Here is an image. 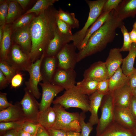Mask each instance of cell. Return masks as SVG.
Instances as JSON below:
<instances>
[{"label": "cell", "instance_id": "12", "mask_svg": "<svg viewBox=\"0 0 136 136\" xmlns=\"http://www.w3.org/2000/svg\"><path fill=\"white\" fill-rule=\"evenodd\" d=\"M42 90V98L39 104L40 112L50 106L55 97L63 91L62 87L51 83L40 82Z\"/></svg>", "mask_w": 136, "mask_h": 136}, {"label": "cell", "instance_id": "43", "mask_svg": "<svg viewBox=\"0 0 136 136\" xmlns=\"http://www.w3.org/2000/svg\"><path fill=\"white\" fill-rule=\"evenodd\" d=\"M23 80V76L20 72H17L12 79L11 82L12 87L16 88L20 86Z\"/></svg>", "mask_w": 136, "mask_h": 136}, {"label": "cell", "instance_id": "54", "mask_svg": "<svg viewBox=\"0 0 136 136\" xmlns=\"http://www.w3.org/2000/svg\"><path fill=\"white\" fill-rule=\"evenodd\" d=\"M66 136H80V132L72 131L67 132Z\"/></svg>", "mask_w": 136, "mask_h": 136}, {"label": "cell", "instance_id": "50", "mask_svg": "<svg viewBox=\"0 0 136 136\" xmlns=\"http://www.w3.org/2000/svg\"><path fill=\"white\" fill-rule=\"evenodd\" d=\"M130 40L133 43L136 44V29L133 27L132 29L129 32Z\"/></svg>", "mask_w": 136, "mask_h": 136}, {"label": "cell", "instance_id": "40", "mask_svg": "<svg viewBox=\"0 0 136 136\" xmlns=\"http://www.w3.org/2000/svg\"><path fill=\"white\" fill-rule=\"evenodd\" d=\"M39 125L38 123L26 121L23 124L22 129L33 136L36 134Z\"/></svg>", "mask_w": 136, "mask_h": 136}, {"label": "cell", "instance_id": "19", "mask_svg": "<svg viewBox=\"0 0 136 136\" xmlns=\"http://www.w3.org/2000/svg\"><path fill=\"white\" fill-rule=\"evenodd\" d=\"M120 48H114L110 49L105 62L109 74V78L121 68L123 58Z\"/></svg>", "mask_w": 136, "mask_h": 136}, {"label": "cell", "instance_id": "10", "mask_svg": "<svg viewBox=\"0 0 136 136\" xmlns=\"http://www.w3.org/2000/svg\"><path fill=\"white\" fill-rule=\"evenodd\" d=\"M76 48L73 43L64 46L56 56L58 61V67L74 69L77 63Z\"/></svg>", "mask_w": 136, "mask_h": 136}, {"label": "cell", "instance_id": "22", "mask_svg": "<svg viewBox=\"0 0 136 136\" xmlns=\"http://www.w3.org/2000/svg\"><path fill=\"white\" fill-rule=\"evenodd\" d=\"M104 96L96 91L89 96V111L90 112L91 115L88 122L92 126L97 124L98 122V111Z\"/></svg>", "mask_w": 136, "mask_h": 136}, {"label": "cell", "instance_id": "42", "mask_svg": "<svg viewBox=\"0 0 136 136\" xmlns=\"http://www.w3.org/2000/svg\"><path fill=\"white\" fill-rule=\"evenodd\" d=\"M97 91L104 95L110 92L109 89V79L98 82Z\"/></svg>", "mask_w": 136, "mask_h": 136}, {"label": "cell", "instance_id": "35", "mask_svg": "<svg viewBox=\"0 0 136 136\" xmlns=\"http://www.w3.org/2000/svg\"><path fill=\"white\" fill-rule=\"evenodd\" d=\"M24 122L11 121L0 122V136L3 135L9 130L22 129V124Z\"/></svg>", "mask_w": 136, "mask_h": 136}, {"label": "cell", "instance_id": "55", "mask_svg": "<svg viewBox=\"0 0 136 136\" xmlns=\"http://www.w3.org/2000/svg\"><path fill=\"white\" fill-rule=\"evenodd\" d=\"M4 35L3 28L1 26H0V43L2 40Z\"/></svg>", "mask_w": 136, "mask_h": 136}, {"label": "cell", "instance_id": "27", "mask_svg": "<svg viewBox=\"0 0 136 136\" xmlns=\"http://www.w3.org/2000/svg\"><path fill=\"white\" fill-rule=\"evenodd\" d=\"M129 76L123 73L121 67L117 70L109 78V89L110 92L128 84Z\"/></svg>", "mask_w": 136, "mask_h": 136}, {"label": "cell", "instance_id": "24", "mask_svg": "<svg viewBox=\"0 0 136 136\" xmlns=\"http://www.w3.org/2000/svg\"><path fill=\"white\" fill-rule=\"evenodd\" d=\"M4 35L0 43V60L6 61L11 48V26L6 24L3 27Z\"/></svg>", "mask_w": 136, "mask_h": 136}, {"label": "cell", "instance_id": "48", "mask_svg": "<svg viewBox=\"0 0 136 136\" xmlns=\"http://www.w3.org/2000/svg\"><path fill=\"white\" fill-rule=\"evenodd\" d=\"M9 83L7 79L2 72L0 70V89L6 87Z\"/></svg>", "mask_w": 136, "mask_h": 136}, {"label": "cell", "instance_id": "32", "mask_svg": "<svg viewBox=\"0 0 136 136\" xmlns=\"http://www.w3.org/2000/svg\"><path fill=\"white\" fill-rule=\"evenodd\" d=\"M58 0H38L33 6L24 14L34 13L38 15L48 9Z\"/></svg>", "mask_w": 136, "mask_h": 136}, {"label": "cell", "instance_id": "11", "mask_svg": "<svg viewBox=\"0 0 136 136\" xmlns=\"http://www.w3.org/2000/svg\"><path fill=\"white\" fill-rule=\"evenodd\" d=\"M77 74L74 69H66L57 67L52 77L51 83L67 90L76 83Z\"/></svg>", "mask_w": 136, "mask_h": 136}, {"label": "cell", "instance_id": "33", "mask_svg": "<svg viewBox=\"0 0 136 136\" xmlns=\"http://www.w3.org/2000/svg\"><path fill=\"white\" fill-rule=\"evenodd\" d=\"M56 21L58 29L61 35L69 43L72 41L73 36L72 32V29L67 24L59 18L57 12Z\"/></svg>", "mask_w": 136, "mask_h": 136}, {"label": "cell", "instance_id": "46", "mask_svg": "<svg viewBox=\"0 0 136 136\" xmlns=\"http://www.w3.org/2000/svg\"><path fill=\"white\" fill-rule=\"evenodd\" d=\"M50 136H66V132L62 130L53 128L47 129Z\"/></svg>", "mask_w": 136, "mask_h": 136}, {"label": "cell", "instance_id": "26", "mask_svg": "<svg viewBox=\"0 0 136 136\" xmlns=\"http://www.w3.org/2000/svg\"><path fill=\"white\" fill-rule=\"evenodd\" d=\"M111 11L107 12L102 13L96 21L90 26L81 43L79 51L84 47L91 36L98 30L110 17Z\"/></svg>", "mask_w": 136, "mask_h": 136}, {"label": "cell", "instance_id": "20", "mask_svg": "<svg viewBox=\"0 0 136 136\" xmlns=\"http://www.w3.org/2000/svg\"><path fill=\"white\" fill-rule=\"evenodd\" d=\"M69 43L62 37L57 25L53 38L49 42L45 51L46 56H56L64 46Z\"/></svg>", "mask_w": 136, "mask_h": 136}, {"label": "cell", "instance_id": "25", "mask_svg": "<svg viewBox=\"0 0 136 136\" xmlns=\"http://www.w3.org/2000/svg\"><path fill=\"white\" fill-rule=\"evenodd\" d=\"M97 136H134L132 130L126 128L114 121Z\"/></svg>", "mask_w": 136, "mask_h": 136}, {"label": "cell", "instance_id": "59", "mask_svg": "<svg viewBox=\"0 0 136 136\" xmlns=\"http://www.w3.org/2000/svg\"><path fill=\"white\" fill-rule=\"evenodd\" d=\"M35 135H36V134H35V135H33V136H35Z\"/></svg>", "mask_w": 136, "mask_h": 136}, {"label": "cell", "instance_id": "58", "mask_svg": "<svg viewBox=\"0 0 136 136\" xmlns=\"http://www.w3.org/2000/svg\"><path fill=\"white\" fill-rule=\"evenodd\" d=\"M133 27H134L136 29V21L134 23Z\"/></svg>", "mask_w": 136, "mask_h": 136}, {"label": "cell", "instance_id": "39", "mask_svg": "<svg viewBox=\"0 0 136 136\" xmlns=\"http://www.w3.org/2000/svg\"><path fill=\"white\" fill-rule=\"evenodd\" d=\"M8 9V0L0 1V25L3 27L6 24Z\"/></svg>", "mask_w": 136, "mask_h": 136}, {"label": "cell", "instance_id": "38", "mask_svg": "<svg viewBox=\"0 0 136 136\" xmlns=\"http://www.w3.org/2000/svg\"><path fill=\"white\" fill-rule=\"evenodd\" d=\"M120 28L123 37V43L120 50L121 52L129 51L132 43L130 40L129 32L124 24L122 25Z\"/></svg>", "mask_w": 136, "mask_h": 136}, {"label": "cell", "instance_id": "49", "mask_svg": "<svg viewBox=\"0 0 136 136\" xmlns=\"http://www.w3.org/2000/svg\"><path fill=\"white\" fill-rule=\"evenodd\" d=\"M35 136H50L47 129L39 125Z\"/></svg>", "mask_w": 136, "mask_h": 136}, {"label": "cell", "instance_id": "9", "mask_svg": "<svg viewBox=\"0 0 136 136\" xmlns=\"http://www.w3.org/2000/svg\"><path fill=\"white\" fill-rule=\"evenodd\" d=\"M24 94L20 102L26 120L38 123L39 103L33 95L25 87Z\"/></svg>", "mask_w": 136, "mask_h": 136}, {"label": "cell", "instance_id": "34", "mask_svg": "<svg viewBox=\"0 0 136 136\" xmlns=\"http://www.w3.org/2000/svg\"><path fill=\"white\" fill-rule=\"evenodd\" d=\"M34 17L32 13L23 14L20 16L13 23L11 26L12 31L29 24Z\"/></svg>", "mask_w": 136, "mask_h": 136}, {"label": "cell", "instance_id": "18", "mask_svg": "<svg viewBox=\"0 0 136 136\" xmlns=\"http://www.w3.org/2000/svg\"><path fill=\"white\" fill-rule=\"evenodd\" d=\"M58 66V61L56 56H45L42 61L40 68L43 82L51 83Z\"/></svg>", "mask_w": 136, "mask_h": 136}, {"label": "cell", "instance_id": "57", "mask_svg": "<svg viewBox=\"0 0 136 136\" xmlns=\"http://www.w3.org/2000/svg\"><path fill=\"white\" fill-rule=\"evenodd\" d=\"M133 96L136 97V88L133 90Z\"/></svg>", "mask_w": 136, "mask_h": 136}, {"label": "cell", "instance_id": "13", "mask_svg": "<svg viewBox=\"0 0 136 136\" xmlns=\"http://www.w3.org/2000/svg\"><path fill=\"white\" fill-rule=\"evenodd\" d=\"M26 121L20 102H17L0 111V122H24Z\"/></svg>", "mask_w": 136, "mask_h": 136}, {"label": "cell", "instance_id": "23", "mask_svg": "<svg viewBox=\"0 0 136 136\" xmlns=\"http://www.w3.org/2000/svg\"><path fill=\"white\" fill-rule=\"evenodd\" d=\"M56 119V112L53 107L50 106L40 112L38 122L40 125L48 129L52 128Z\"/></svg>", "mask_w": 136, "mask_h": 136}, {"label": "cell", "instance_id": "37", "mask_svg": "<svg viewBox=\"0 0 136 136\" xmlns=\"http://www.w3.org/2000/svg\"><path fill=\"white\" fill-rule=\"evenodd\" d=\"M85 117V112H82L80 114L79 121L81 129L80 136H89L93 129V126L90 123L85 122L84 120Z\"/></svg>", "mask_w": 136, "mask_h": 136}, {"label": "cell", "instance_id": "1", "mask_svg": "<svg viewBox=\"0 0 136 136\" xmlns=\"http://www.w3.org/2000/svg\"><path fill=\"white\" fill-rule=\"evenodd\" d=\"M51 7L35 17L30 24L31 47L29 55L33 63L45 52L54 36L57 10Z\"/></svg>", "mask_w": 136, "mask_h": 136}, {"label": "cell", "instance_id": "41", "mask_svg": "<svg viewBox=\"0 0 136 136\" xmlns=\"http://www.w3.org/2000/svg\"><path fill=\"white\" fill-rule=\"evenodd\" d=\"M122 0H106L103 5L102 13L115 10Z\"/></svg>", "mask_w": 136, "mask_h": 136}, {"label": "cell", "instance_id": "7", "mask_svg": "<svg viewBox=\"0 0 136 136\" xmlns=\"http://www.w3.org/2000/svg\"><path fill=\"white\" fill-rule=\"evenodd\" d=\"M115 105L111 92L105 95L103 97L100 108L101 115L96 128L97 136L114 121Z\"/></svg>", "mask_w": 136, "mask_h": 136}, {"label": "cell", "instance_id": "45", "mask_svg": "<svg viewBox=\"0 0 136 136\" xmlns=\"http://www.w3.org/2000/svg\"><path fill=\"white\" fill-rule=\"evenodd\" d=\"M128 84L132 90L136 88V68L129 76Z\"/></svg>", "mask_w": 136, "mask_h": 136}, {"label": "cell", "instance_id": "51", "mask_svg": "<svg viewBox=\"0 0 136 136\" xmlns=\"http://www.w3.org/2000/svg\"><path fill=\"white\" fill-rule=\"evenodd\" d=\"M19 130H12L8 131L2 136H18Z\"/></svg>", "mask_w": 136, "mask_h": 136}, {"label": "cell", "instance_id": "3", "mask_svg": "<svg viewBox=\"0 0 136 136\" xmlns=\"http://www.w3.org/2000/svg\"><path fill=\"white\" fill-rule=\"evenodd\" d=\"M52 103L60 105L65 109L76 108L85 113L89 111V96L83 93L76 85L65 90L62 95L53 100Z\"/></svg>", "mask_w": 136, "mask_h": 136}, {"label": "cell", "instance_id": "44", "mask_svg": "<svg viewBox=\"0 0 136 136\" xmlns=\"http://www.w3.org/2000/svg\"><path fill=\"white\" fill-rule=\"evenodd\" d=\"M6 93L0 92V111L6 109L12 104L8 101Z\"/></svg>", "mask_w": 136, "mask_h": 136}, {"label": "cell", "instance_id": "17", "mask_svg": "<svg viewBox=\"0 0 136 136\" xmlns=\"http://www.w3.org/2000/svg\"><path fill=\"white\" fill-rule=\"evenodd\" d=\"M114 116L115 122L127 129L132 130L136 124L128 107L115 106Z\"/></svg>", "mask_w": 136, "mask_h": 136}, {"label": "cell", "instance_id": "5", "mask_svg": "<svg viewBox=\"0 0 136 136\" xmlns=\"http://www.w3.org/2000/svg\"><path fill=\"white\" fill-rule=\"evenodd\" d=\"M106 1L85 0L89 8L87 19L82 28L73 34L72 41L78 50L88 30L102 13L103 8Z\"/></svg>", "mask_w": 136, "mask_h": 136}, {"label": "cell", "instance_id": "29", "mask_svg": "<svg viewBox=\"0 0 136 136\" xmlns=\"http://www.w3.org/2000/svg\"><path fill=\"white\" fill-rule=\"evenodd\" d=\"M98 82L84 78L77 82L76 86L83 93L89 96L97 91Z\"/></svg>", "mask_w": 136, "mask_h": 136}, {"label": "cell", "instance_id": "52", "mask_svg": "<svg viewBox=\"0 0 136 136\" xmlns=\"http://www.w3.org/2000/svg\"><path fill=\"white\" fill-rule=\"evenodd\" d=\"M16 2L21 5L23 9H24L29 4L30 0H16Z\"/></svg>", "mask_w": 136, "mask_h": 136}, {"label": "cell", "instance_id": "36", "mask_svg": "<svg viewBox=\"0 0 136 136\" xmlns=\"http://www.w3.org/2000/svg\"><path fill=\"white\" fill-rule=\"evenodd\" d=\"M0 70L5 76L9 83L17 72L6 61L0 60Z\"/></svg>", "mask_w": 136, "mask_h": 136}, {"label": "cell", "instance_id": "30", "mask_svg": "<svg viewBox=\"0 0 136 136\" xmlns=\"http://www.w3.org/2000/svg\"><path fill=\"white\" fill-rule=\"evenodd\" d=\"M8 1V9L6 24H9L13 23L20 16L21 10L16 0Z\"/></svg>", "mask_w": 136, "mask_h": 136}, {"label": "cell", "instance_id": "56", "mask_svg": "<svg viewBox=\"0 0 136 136\" xmlns=\"http://www.w3.org/2000/svg\"><path fill=\"white\" fill-rule=\"evenodd\" d=\"M132 130L134 136H136V124Z\"/></svg>", "mask_w": 136, "mask_h": 136}, {"label": "cell", "instance_id": "14", "mask_svg": "<svg viewBox=\"0 0 136 136\" xmlns=\"http://www.w3.org/2000/svg\"><path fill=\"white\" fill-rule=\"evenodd\" d=\"M83 76L84 78L98 82L109 78L105 62L101 61L92 64L84 71Z\"/></svg>", "mask_w": 136, "mask_h": 136}, {"label": "cell", "instance_id": "6", "mask_svg": "<svg viewBox=\"0 0 136 136\" xmlns=\"http://www.w3.org/2000/svg\"><path fill=\"white\" fill-rule=\"evenodd\" d=\"M6 61L18 72L21 71L28 72L33 63L29 54L16 44L12 45Z\"/></svg>", "mask_w": 136, "mask_h": 136}, {"label": "cell", "instance_id": "53", "mask_svg": "<svg viewBox=\"0 0 136 136\" xmlns=\"http://www.w3.org/2000/svg\"><path fill=\"white\" fill-rule=\"evenodd\" d=\"M18 136H32L29 133L22 129L19 131Z\"/></svg>", "mask_w": 136, "mask_h": 136}, {"label": "cell", "instance_id": "16", "mask_svg": "<svg viewBox=\"0 0 136 136\" xmlns=\"http://www.w3.org/2000/svg\"><path fill=\"white\" fill-rule=\"evenodd\" d=\"M30 24L14 30L12 35L15 44L19 45L24 51L29 54L31 47Z\"/></svg>", "mask_w": 136, "mask_h": 136}, {"label": "cell", "instance_id": "15", "mask_svg": "<svg viewBox=\"0 0 136 136\" xmlns=\"http://www.w3.org/2000/svg\"><path fill=\"white\" fill-rule=\"evenodd\" d=\"M115 106L128 107L133 96V90L128 84L111 92Z\"/></svg>", "mask_w": 136, "mask_h": 136}, {"label": "cell", "instance_id": "47", "mask_svg": "<svg viewBox=\"0 0 136 136\" xmlns=\"http://www.w3.org/2000/svg\"><path fill=\"white\" fill-rule=\"evenodd\" d=\"M128 108L133 117L136 121V97L133 96Z\"/></svg>", "mask_w": 136, "mask_h": 136}, {"label": "cell", "instance_id": "4", "mask_svg": "<svg viewBox=\"0 0 136 136\" xmlns=\"http://www.w3.org/2000/svg\"><path fill=\"white\" fill-rule=\"evenodd\" d=\"M53 107L56 113V119L52 128L66 132H81L79 121L80 114L78 112H67L64 107L58 104H54Z\"/></svg>", "mask_w": 136, "mask_h": 136}, {"label": "cell", "instance_id": "21", "mask_svg": "<svg viewBox=\"0 0 136 136\" xmlns=\"http://www.w3.org/2000/svg\"><path fill=\"white\" fill-rule=\"evenodd\" d=\"M115 14L123 21L129 17H134L136 15V0H123L115 10Z\"/></svg>", "mask_w": 136, "mask_h": 136}, {"label": "cell", "instance_id": "2", "mask_svg": "<svg viewBox=\"0 0 136 136\" xmlns=\"http://www.w3.org/2000/svg\"><path fill=\"white\" fill-rule=\"evenodd\" d=\"M124 24L123 21L118 18L112 10L110 17L91 36L84 47L77 53V62L104 50L114 40L117 29Z\"/></svg>", "mask_w": 136, "mask_h": 136}, {"label": "cell", "instance_id": "8", "mask_svg": "<svg viewBox=\"0 0 136 136\" xmlns=\"http://www.w3.org/2000/svg\"><path fill=\"white\" fill-rule=\"evenodd\" d=\"M45 56L44 52L41 57L32 64L28 72L29 74V79L25 82L26 87L37 99H39L41 95L38 85L43 80L40 68L42 61Z\"/></svg>", "mask_w": 136, "mask_h": 136}, {"label": "cell", "instance_id": "31", "mask_svg": "<svg viewBox=\"0 0 136 136\" xmlns=\"http://www.w3.org/2000/svg\"><path fill=\"white\" fill-rule=\"evenodd\" d=\"M57 15L59 19L67 24L72 29L79 27V21L76 18L74 13L65 11L60 8L57 10Z\"/></svg>", "mask_w": 136, "mask_h": 136}, {"label": "cell", "instance_id": "28", "mask_svg": "<svg viewBox=\"0 0 136 136\" xmlns=\"http://www.w3.org/2000/svg\"><path fill=\"white\" fill-rule=\"evenodd\" d=\"M128 55L123 58L121 68L124 74L129 76L134 71V66L136 58V44L132 43Z\"/></svg>", "mask_w": 136, "mask_h": 136}]
</instances>
